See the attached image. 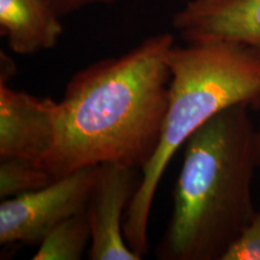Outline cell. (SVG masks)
Here are the masks:
<instances>
[{
  "label": "cell",
  "instance_id": "1",
  "mask_svg": "<svg viewBox=\"0 0 260 260\" xmlns=\"http://www.w3.org/2000/svg\"><path fill=\"white\" fill-rule=\"evenodd\" d=\"M174 45L170 32L155 34L75 74L58 102L53 146L39 165L54 180L102 164L142 170L161 138Z\"/></svg>",
  "mask_w": 260,
  "mask_h": 260
},
{
  "label": "cell",
  "instance_id": "2",
  "mask_svg": "<svg viewBox=\"0 0 260 260\" xmlns=\"http://www.w3.org/2000/svg\"><path fill=\"white\" fill-rule=\"evenodd\" d=\"M251 107L234 105L184 145L170 222L155 248L160 260H222L251 222L252 181L259 167Z\"/></svg>",
  "mask_w": 260,
  "mask_h": 260
},
{
  "label": "cell",
  "instance_id": "3",
  "mask_svg": "<svg viewBox=\"0 0 260 260\" xmlns=\"http://www.w3.org/2000/svg\"><path fill=\"white\" fill-rule=\"evenodd\" d=\"M171 83L159 146L126 209L123 234L141 258L148 252L154 195L177 149L219 112L245 104L260 109V53L226 41L189 42L169 52Z\"/></svg>",
  "mask_w": 260,
  "mask_h": 260
},
{
  "label": "cell",
  "instance_id": "4",
  "mask_svg": "<svg viewBox=\"0 0 260 260\" xmlns=\"http://www.w3.org/2000/svg\"><path fill=\"white\" fill-rule=\"evenodd\" d=\"M100 165L57 178L0 204V243L39 246L57 225L87 209Z\"/></svg>",
  "mask_w": 260,
  "mask_h": 260
},
{
  "label": "cell",
  "instance_id": "5",
  "mask_svg": "<svg viewBox=\"0 0 260 260\" xmlns=\"http://www.w3.org/2000/svg\"><path fill=\"white\" fill-rule=\"evenodd\" d=\"M136 189L135 169L117 164L100 165L87 205L92 232L89 259H142L130 248L123 234L126 209Z\"/></svg>",
  "mask_w": 260,
  "mask_h": 260
},
{
  "label": "cell",
  "instance_id": "6",
  "mask_svg": "<svg viewBox=\"0 0 260 260\" xmlns=\"http://www.w3.org/2000/svg\"><path fill=\"white\" fill-rule=\"evenodd\" d=\"M58 102L0 84V159L39 164L53 146Z\"/></svg>",
  "mask_w": 260,
  "mask_h": 260
},
{
  "label": "cell",
  "instance_id": "7",
  "mask_svg": "<svg viewBox=\"0 0 260 260\" xmlns=\"http://www.w3.org/2000/svg\"><path fill=\"white\" fill-rule=\"evenodd\" d=\"M172 27L187 44L226 41L260 53V0H189Z\"/></svg>",
  "mask_w": 260,
  "mask_h": 260
},
{
  "label": "cell",
  "instance_id": "8",
  "mask_svg": "<svg viewBox=\"0 0 260 260\" xmlns=\"http://www.w3.org/2000/svg\"><path fill=\"white\" fill-rule=\"evenodd\" d=\"M60 18L50 0H0V34L22 56L56 46L64 30Z\"/></svg>",
  "mask_w": 260,
  "mask_h": 260
},
{
  "label": "cell",
  "instance_id": "9",
  "mask_svg": "<svg viewBox=\"0 0 260 260\" xmlns=\"http://www.w3.org/2000/svg\"><path fill=\"white\" fill-rule=\"evenodd\" d=\"M92 232L87 209L65 219L39 245L34 260H80L88 247Z\"/></svg>",
  "mask_w": 260,
  "mask_h": 260
},
{
  "label": "cell",
  "instance_id": "10",
  "mask_svg": "<svg viewBox=\"0 0 260 260\" xmlns=\"http://www.w3.org/2000/svg\"><path fill=\"white\" fill-rule=\"evenodd\" d=\"M54 181L50 172L35 161L22 158L0 159V198L2 200L29 193Z\"/></svg>",
  "mask_w": 260,
  "mask_h": 260
},
{
  "label": "cell",
  "instance_id": "11",
  "mask_svg": "<svg viewBox=\"0 0 260 260\" xmlns=\"http://www.w3.org/2000/svg\"><path fill=\"white\" fill-rule=\"evenodd\" d=\"M222 260H260V209L228 248Z\"/></svg>",
  "mask_w": 260,
  "mask_h": 260
},
{
  "label": "cell",
  "instance_id": "12",
  "mask_svg": "<svg viewBox=\"0 0 260 260\" xmlns=\"http://www.w3.org/2000/svg\"><path fill=\"white\" fill-rule=\"evenodd\" d=\"M118 0H50L51 5L60 17L74 14L90 5H111Z\"/></svg>",
  "mask_w": 260,
  "mask_h": 260
},
{
  "label": "cell",
  "instance_id": "13",
  "mask_svg": "<svg viewBox=\"0 0 260 260\" xmlns=\"http://www.w3.org/2000/svg\"><path fill=\"white\" fill-rule=\"evenodd\" d=\"M17 68L14 59L4 52H0V84H9L10 80L15 76Z\"/></svg>",
  "mask_w": 260,
  "mask_h": 260
},
{
  "label": "cell",
  "instance_id": "14",
  "mask_svg": "<svg viewBox=\"0 0 260 260\" xmlns=\"http://www.w3.org/2000/svg\"><path fill=\"white\" fill-rule=\"evenodd\" d=\"M256 152H258V161L260 167V125L256 129Z\"/></svg>",
  "mask_w": 260,
  "mask_h": 260
}]
</instances>
